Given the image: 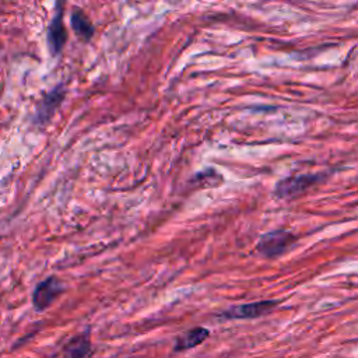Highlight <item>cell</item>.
I'll list each match as a JSON object with an SVG mask.
<instances>
[{
    "mask_svg": "<svg viewBox=\"0 0 358 358\" xmlns=\"http://www.w3.org/2000/svg\"><path fill=\"white\" fill-rule=\"evenodd\" d=\"M295 242V235L284 231V229H275L266 232L260 236L256 250L263 255L264 257H277L285 253Z\"/></svg>",
    "mask_w": 358,
    "mask_h": 358,
    "instance_id": "obj_1",
    "label": "cell"
},
{
    "mask_svg": "<svg viewBox=\"0 0 358 358\" xmlns=\"http://www.w3.org/2000/svg\"><path fill=\"white\" fill-rule=\"evenodd\" d=\"M64 285L57 277H48L43 281H41L32 294V305L36 310H45L48 309L56 298L63 292Z\"/></svg>",
    "mask_w": 358,
    "mask_h": 358,
    "instance_id": "obj_2",
    "label": "cell"
},
{
    "mask_svg": "<svg viewBox=\"0 0 358 358\" xmlns=\"http://www.w3.org/2000/svg\"><path fill=\"white\" fill-rule=\"evenodd\" d=\"M319 180L317 175H298V176H288L280 182H277L274 193L280 199H292L305 192L308 187L315 185Z\"/></svg>",
    "mask_w": 358,
    "mask_h": 358,
    "instance_id": "obj_3",
    "label": "cell"
},
{
    "mask_svg": "<svg viewBox=\"0 0 358 358\" xmlns=\"http://www.w3.org/2000/svg\"><path fill=\"white\" fill-rule=\"evenodd\" d=\"M277 305H278V301L275 299L250 302V303L231 306L229 309L222 312L221 316L225 319H255L271 312Z\"/></svg>",
    "mask_w": 358,
    "mask_h": 358,
    "instance_id": "obj_4",
    "label": "cell"
},
{
    "mask_svg": "<svg viewBox=\"0 0 358 358\" xmlns=\"http://www.w3.org/2000/svg\"><path fill=\"white\" fill-rule=\"evenodd\" d=\"M67 41V32L63 24V4L57 3L56 13L48 28V46L53 56H57Z\"/></svg>",
    "mask_w": 358,
    "mask_h": 358,
    "instance_id": "obj_5",
    "label": "cell"
},
{
    "mask_svg": "<svg viewBox=\"0 0 358 358\" xmlns=\"http://www.w3.org/2000/svg\"><path fill=\"white\" fill-rule=\"evenodd\" d=\"M66 90L63 85L55 87L50 92H48L38 103L36 112H35V122L38 124H45L50 120L62 101L64 99Z\"/></svg>",
    "mask_w": 358,
    "mask_h": 358,
    "instance_id": "obj_6",
    "label": "cell"
},
{
    "mask_svg": "<svg viewBox=\"0 0 358 358\" xmlns=\"http://www.w3.org/2000/svg\"><path fill=\"white\" fill-rule=\"evenodd\" d=\"M91 351L90 333L85 331L73 337L64 347L63 358H87Z\"/></svg>",
    "mask_w": 358,
    "mask_h": 358,
    "instance_id": "obj_7",
    "label": "cell"
},
{
    "mask_svg": "<svg viewBox=\"0 0 358 358\" xmlns=\"http://www.w3.org/2000/svg\"><path fill=\"white\" fill-rule=\"evenodd\" d=\"M210 336V331L206 327H194L192 330H187L182 336L178 337L173 350L175 351H185L189 348H194L199 344H201L207 337Z\"/></svg>",
    "mask_w": 358,
    "mask_h": 358,
    "instance_id": "obj_8",
    "label": "cell"
},
{
    "mask_svg": "<svg viewBox=\"0 0 358 358\" xmlns=\"http://www.w3.org/2000/svg\"><path fill=\"white\" fill-rule=\"evenodd\" d=\"M71 28L84 42L91 41L94 36V25L81 8H74L71 13Z\"/></svg>",
    "mask_w": 358,
    "mask_h": 358,
    "instance_id": "obj_9",
    "label": "cell"
}]
</instances>
